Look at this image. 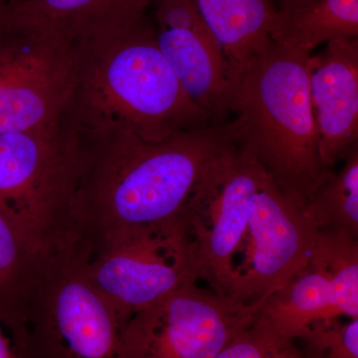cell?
Wrapping results in <instances>:
<instances>
[{
  "label": "cell",
  "instance_id": "cell-20",
  "mask_svg": "<svg viewBox=\"0 0 358 358\" xmlns=\"http://www.w3.org/2000/svg\"><path fill=\"white\" fill-rule=\"evenodd\" d=\"M299 339L308 358H358V317L319 320Z\"/></svg>",
  "mask_w": 358,
  "mask_h": 358
},
{
  "label": "cell",
  "instance_id": "cell-7",
  "mask_svg": "<svg viewBox=\"0 0 358 358\" xmlns=\"http://www.w3.org/2000/svg\"><path fill=\"white\" fill-rule=\"evenodd\" d=\"M317 234L303 207L264 171L250 204L248 225L226 298L261 307L308 267Z\"/></svg>",
  "mask_w": 358,
  "mask_h": 358
},
{
  "label": "cell",
  "instance_id": "cell-12",
  "mask_svg": "<svg viewBox=\"0 0 358 358\" xmlns=\"http://www.w3.org/2000/svg\"><path fill=\"white\" fill-rule=\"evenodd\" d=\"M160 51L193 103L213 124L231 114L229 67L195 0H154Z\"/></svg>",
  "mask_w": 358,
  "mask_h": 358
},
{
  "label": "cell",
  "instance_id": "cell-9",
  "mask_svg": "<svg viewBox=\"0 0 358 358\" xmlns=\"http://www.w3.org/2000/svg\"><path fill=\"white\" fill-rule=\"evenodd\" d=\"M264 169L234 147L213 164L179 218L199 280L226 298Z\"/></svg>",
  "mask_w": 358,
  "mask_h": 358
},
{
  "label": "cell",
  "instance_id": "cell-18",
  "mask_svg": "<svg viewBox=\"0 0 358 358\" xmlns=\"http://www.w3.org/2000/svg\"><path fill=\"white\" fill-rule=\"evenodd\" d=\"M343 160V169L310 195L303 209L317 231H341L358 238V145Z\"/></svg>",
  "mask_w": 358,
  "mask_h": 358
},
{
  "label": "cell",
  "instance_id": "cell-3",
  "mask_svg": "<svg viewBox=\"0 0 358 358\" xmlns=\"http://www.w3.org/2000/svg\"><path fill=\"white\" fill-rule=\"evenodd\" d=\"M310 55L271 40L231 92L237 148L301 207L334 173L320 159L308 84Z\"/></svg>",
  "mask_w": 358,
  "mask_h": 358
},
{
  "label": "cell",
  "instance_id": "cell-5",
  "mask_svg": "<svg viewBox=\"0 0 358 358\" xmlns=\"http://www.w3.org/2000/svg\"><path fill=\"white\" fill-rule=\"evenodd\" d=\"M80 160L76 131L64 117L45 128L0 134V204L41 248L75 232L71 205Z\"/></svg>",
  "mask_w": 358,
  "mask_h": 358
},
{
  "label": "cell",
  "instance_id": "cell-15",
  "mask_svg": "<svg viewBox=\"0 0 358 358\" xmlns=\"http://www.w3.org/2000/svg\"><path fill=\"white\" fill-rule=\"evenodd\" d=\"M229 67L231 85L271 42L273 0H195Z\"/></svg>",
  "mask_w": 358,
  "mask_h": 358
},
{
  "label": "cell",
  "instance_id": "cell-8",
  "mask_svg": "<svg viewBox=\"0 0 358 358\" xmlns=\"http://www.w3.org/2000/svg\"><path fill=\"white\" fill-rule=\"evenodd\" d=\"M76 67V41L63 33H6L0 40V134L60 122L74 90Z\"/></svg>",
  "mask_w": 358,
  "mask_h": 358
},
{
  "label": "cell",
  "instance_id": "cell-22",
  "mask_svg": "<svg viewBox=\"0 0 358 358\" xmlns=\"http://www.w3.org/2000/svg\"><path fill=\"white\" fill-rule=\"evenodd\" d=\"M312 1L313 0H278V2H279L278 10H289V9L305 6V4Z\"/></svg>",
  "mask_w": 358,
  "mask_h": 358
},
{
  "label": "cell",
  "instance_id": "cell-4",
  "mask_svg": "<svg viewBox=\"0 0 358 358\" xmlns=\"http://www.w3.org/2000/svg\"><path fill=\"white\" fill-rule=\"evenodd\" d=\"M126 327L90 278L78 238L44 245L25 301V358H129Z\"/></svg>",
  "mask_w": 358,
  "mask_h": 358
},
{
  "label": "cell",
  "instance_id": "cell-16",
  "mask_svg": "<svg viewBox=\"0 0 358 358\" xmlns=\"http://www.w3.org/2000/svg\"><path fill=\"white\" fill-rule=\"evenodd\" d=\"M41 249L13 212L0 204V322L20 352L25 301Z\"/></svg>",
  "mask_w": 358,
  "mask_h": 358
},
{
  "label": "cell",
  "instance_id": "cell-24",
  "mask_svg": "<svg viewBox=\"0 0 358 358\" xmlns=\"http://www.w3.org/2000/svg\"><path fill=\"white\" fill-rule=\"evenodd\" d=\"M20 1V0H0V4L1 6H6V7H9L15 4L16 2Z\"/></svg>",
  "mask_w": 358,
  "mask_h": 358
},
{
  "label": "cell",
  "instance_id": "cell-21",
  "mask_svg": "<svg viewBox=\"0 0 358 358\" xmlns=\"http://www.w3.org/2000/svg\"><path fill=\"white\" fill-rule=\"evenodd\" d=\"M0 358H25L0 322Z\"/></svg>",
  "mask_w": 358,
  "mask_h": 358
},
{
  "label": "cell",
  "instance_id": "cell-14",
  "mask_svg": "<svg viewBox=\"0 0 358 358\" xmlns=\"http://www.w3.org/2000/svg\"><path fill=\"white\" fill-rule=\"evenodd\" d=\"M154 0H20L6 9V33L51 30L74 41L138 22Z\"/></svg>",
  "mask_w": 358,
  "mask_h": 358
},
{
  "label": "cell",
  "instance_id": "cell-23",
  "mask_svg": "<svg viewBox=\"0 0 358 358\" xmlns=\"http://www.w3.org/2000/svg\"><path fill=\"white\" fill-rule=\"evenodd\" d=\"M6 6L0 4V40L6 34Z\"/></svg>",
  "mask_w": 358,
  "mask_h": 358
},
{
  "label": "cell",
  "instance_id": "cell-17",
  "mask_svg": "<svg viewBox=\"0 0 358 358\" xmlns=\"http://www.w3.org/2000/svg\"><path fill=\"white\" fill-rule=\"evenodd\" d=\"M343 37L358 38V0H313L278 10L271 33L272 41L308 54Z\"/></svg>",
  "mask_w": 358,
  "mask_h": 358
},
{
  "label": "cell",
  "instance_id": "cell-2",
  "mask_svg": "<svg viewBox=\"0 0 358 358\" xmlns=\"http://www.w3.org/2000/svg\"><path fill=\"white\" fill-rule=\"evenodd\" d=\"M64 119L77 131L122 129L159 141L211 124L181 86L145 17L78 40Z\"/></svg>",
  "mask_w": 358,
  "mask_h": 358
},
{
  "label": "cell",
  "instance_id": "cell-1",
  "mask_svg": "<svg viewBox=\"0 0 358 358\" xmlns=\"http://www.w3.org/2000/svg\"><path fill=\"white\" fill-rule=\"evenodd\" d=\"M75 131L81 162L71 215L86 249L179 220L213 164L236 147L231 122L159 141L122 129Z\"/></svg>",
  "mask_w": 358,
  "mask_h": 358
},
{
  "label": "cell",
  "instance_id": "cell-19",
  "mask_svg": "<svg viewBox=\"0 0 358 358\" xmlns=\"http://www.w3.org/2000/svg\"><path fill=\"white\" fill-rule=\"evenodd\" d=\"M296 341L278 333L259 310L258 317L215 358H308Z\"/></svg>",
  "mask_w": 358,
  "mask_h": 358
},
{
  "label": "cell",
  "instance_id": "cell-10",
  "mask_svg": "<svg viewBox=\"0 0 358 358\" xmlns=\"http://www.w3.org/2000/svg\"><path fill=\"white\" fill-rule=\"evenodd\" d=\"M212 289L186 285L131 317L124 329L129 358H215L258 317Z\"/></svg>",
  "mask_w": 358,
  "mask_h": 358
},
{
  "label": "cell",
  "instance_id": "cell-13",
  "mask_svg": "<svg viewBox=\"0 0 358 358\" xmlns=\"http://www.w3.org/2000/svg\"><path fill=\"white\" fill-rule=\"evenodd\" d=\"M308 74L320 159L333 169L358 145V38L327 42L308 59Z\"/></svg>",
  "mask_w": 358,
  "mask_h": 358
},
{
  "label": "cell",
  "instance_id": "cell-11",
  "mask_svg": "<svg viewBox=\"0 0 358 358\" xmlns=\"http://www.w3.org/2000/svg\"><path fill=\"white\" fill-rule=\"evenodd\" d=\"M260 315L298 341L319 320L358 317V248L341 238L317 237L308 267L271 294Z\"/></svg>",
  "mask_w": 358,
  "mask_h": 358
},
{
  "label": "cell",
  "instance_id": "cell-6",
  "mask_svg": "<svg viewBox=\"0 0 358 358\" xmlns=\"http://www.w3.org/2000/svg\"><path fill=\"white\" fill-rule=\"evenodd\" d=\"M85 253L90 278L126 324L166 294L199 281L179 220L120 233Z\"/></svg>",
  "mask_w": 358,
  "mask_h": 358
}]
</instances>
